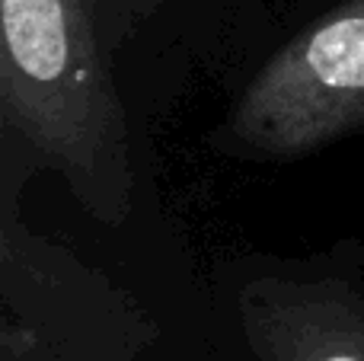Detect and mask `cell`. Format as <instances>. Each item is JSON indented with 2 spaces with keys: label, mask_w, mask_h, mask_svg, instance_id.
Instances as JSON below:
<instances>
[{
  "label": "cell",
  "mask_w": 364,
  "mask_h": 361,
  "mask_svg": "<svg viewBox=\"0 0 364 361\" xmlns=\"http://www.w3.org/2000/svg\"><path fill=\"white\" fill-rule=\"evenodd\" d=\"M0 122L26 157L58 170L102 224L132 215L128 115L93 0H0Z\"/></svg>",
  "instance_id": "6da1fadb"
},
{
  "label": "cell",
  "mask_w": 364,
  "mask_h": 361,
  "mask_svg": "<svg viewBox=\"0 0 364 361\" xmlns=\"http://www.w3.org/2000/svg\"><path fill=\"white\" fill-rule=\"evenodd\" d=\"M364 128V0H346L294 36L224 125L246 160H297Z\"/></svg>",
  "instance_id": "7a4b0ae2"
},
{
  "label": "cell",
  "mask_w": 364,
  "mask_h": 361,
  "mask_svg": "<svg viewBox=\"0 0 364 361\" xmlns=\"http://www.w3.org/2000/svg\"><path fill=\"white\" fill-rule=\"evenodd\" d=\"M240 323L256 361H364V291L346 281L259 279Z\"/></svg>",
  "instance_id": "3957f363"
}]
</instances>
